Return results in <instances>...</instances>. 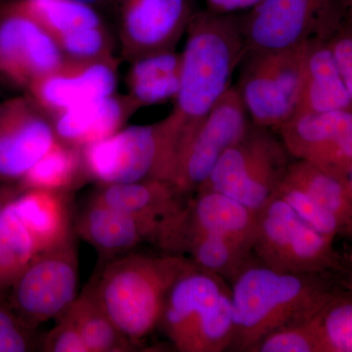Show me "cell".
<instances>
[{"mask_svg":"<svg viewBox=\"0 0 352 352\" xmlns=\"http://www.w3.org/2000/svg\"><path fill=\"white\" fill-rule=\"evenodd\" d=\"M54 41L66 59L94 60L113 56L112 38L104 23L67 32Z\"/></svg>","mask_w":352,"mask_h":352,"instance_id":"cell-31","label":"cell"},{"mask_svg":"<svg viewBox=\"0 0 352 352\" xmlns=\"http://www.w3.org/2000/svg\"><path fill=\"white\" fill-rule=\"evenodd\" d=\"M13 201V200H12ZM12 201L0 214V300L38 252L32 236L16 214Z\"/></svg>","mask_w":352,"mask_h":352,"instance_id":"cell-28","label":"cell"},{"mask_svg":"<svg viewBox=\"0 0 352 352\" xmlns=\"http://www.w3.org/2000/svg\"><path fill=\"white\" fill-rule=\"evenodd\" d=\"M66 314L75 322L88 352H129L138 347L120 332L98 302L94 282L76 296Z\"/></svg>","mask_w":352,"mask_h":352,"instance_id":"cell-26","label":"cell"},{"mask_svg":"<svg viewBox=\"0 0 352 352\" xmlns=\"http://www.w3.org/2000/svg\"><path fill=\"white\" fill-rule=\"evenodd\" d=\"M120 52L132 62L175 50L196 11L192 0H113Z\"/></svg>","mask_w":352,"mask_h":352,"instance_id":"cell-12","label":"cell"},{"mask_svg":"<svg viewBox=\"0 0 352 352\" xmlns=\"http://www.w3.org/2000/svg\"><path fill=\"white\" fill-rule=\"evenodd\" d=\"M177 254H189L201 270L232 280L250 261L252 245L221 236L186 234L179 241Z\"/></svg>","mask_w":352,"mask_h":352,"instance_id":"cell-27","label":"cell"},{"mask_svg":"<svg viewBox=\"0 0 352 352\" xmlns=\"http://www.w3.org/2000/svg\"><path fill=\"white\" fill-rule=\"evenodd\" d=\"M34 331L18 318L6 300H0V352L34 351Z\"/></svg>","mask_w":352,"mask_h":352,"instance_id":"cell-34","label":"cell"},{"mask_svg":"<svg viewBox=\"0 0 352 352\" xmlns=\"http://www.w3.org/2000/svg\"><path fill=\"white\" fill-rule=\"evenodd\" d=\"M126 83L139 108L175 99L180 85L182 53L163 51L131 62Z\"/></svg>","mask_w":352,"mask_h":352,"instance_id":"cell-23","label":"cell"},{"mask_svg":"<svg viewBox=\"0 0 352 352\" xmlns=\"http://www.w3.org/2000/svg\"><path fill=\"white\" fill-rule=\"evenodd\" d=\"M118 62L115 56L94 60L65 59L32 82L28 96L50 117L85 102L116 94Z\"/></svg>","mask_w":352,"mask_h":352,"instance_id":"cell-16","label":"cell"},{"mask_svg":"<svg viewBox=\"0 0 352 352\" xmlns=\"http://www.w3.org/2000/svg\"><path fill=\"white\" fill-rule=\"evenodd\" d=\"M21 191L18 183L0 182V214Z\"/></svg>","mask_w":352,"mask_h":352,"instance_id":"cell-38","label":"cell"},{"mask_svg":"<svg viewBox=\"0 0 352 352\" xmlns=\"http://www.w3.org/2000/svg\"><path fill=\"white\" fill-rule=\"evenodd\" d=\"M76 238L36 252L9 291L7 303L32 330L57 320L78 296L80 261Z\"/></svg>","mask_w":352,"mask_h":352,"instance_id":"cell-10","label":"cell"},{"mask_svg":"<svg viewBox=\"0 0 352 352\" xmlns=\"http://www.w3.org/2000/svg\"><path fill=\"white\" fill-rule=\"evenodd\" d=\"M159 327L177 351L231 349L233 307L226 279L199 267L182 275L168 293Z\"/></svg>","mask_w":352,"mask_h":352,"instance_id":"cell-5","label":"cell"},{"mask_svg":"<svg viewBox=\"0 0 352 352\" xmlns=\"http://www.w3.org/2000/svg\"><path fill=\"white\" fill-rule=\"evenodd\" d=\"M281 184L300 190L338 219L347 237L352 233V182L339 179L308 162L294 159Z\"/></svg>","mask_w":352,"mask_h":352,"instance_id":"cell-24","label":"cell"},{"mask_svg":"<svg viewBox=\"0 0 352 352\" xmlns=\"http://www.w3.org/2000/svg\"><path fill=\"white\" fill-rule=\"evenodd\" d=\"M258 212L230 197L214 191L199 190L195 199L187 200L176 222L173 254L186 234L221 236L252 245Z\"/></svg>","mask_w":352,"mask_h":352,"instance_id":"cell-18","label":"cell"},{"mask_svg":"<svg viewBox=\"0 0 352 352\" xmlns=\"http://www.w3.org/2000/svg\"><path fill=\"white\" fill-rule=\"evenodd\" d=\"M270 129L250 122L197 191L214 190L252 210H261L276 193L294 160Z\"/></svg>","mask_w":352,"mask_h":352,"instance_id":"cell-7","label":"cell"},{"mask_svg":"<svg viewBox=\"0 0 352 352\" xmlns=\"http://www.w3.org/2000/svg\"><path fill=\"white\" fill-rule=\"evenodd\" d=\"M231 282V349L247 352L272 331L309 318L336 292L351 287L344 274H291L249 261Z\"/></svg>","mask_w":352,"mask_h":352,"instance_id":"cell-1","label":"cell"},{"mask_svg":"<svg viewBox=\"0 0 352 352\" xmlns=\"http://www.w3.org/2000/svg\"><path fill=\"white\" fill-rule=\"evenodd\" d=\"M65 59L56 41L14 1L0 6V74L27 89Z\"/></svg>","mask_w":352,"mask_h":352,"instance_id":"cell-14","label":"cell"},{"mask_svg":"<svg viewBox=\"0 0 352 352\" xmlns=\"http://www.w3.org/2000/svg\"><path fill=\"white\" fill-rule=\"evenodd\" d=\"M263 0H207L208 10L212 12L227 14L236 11L251 9Z\"/></svg>","mask_w":352,"mask_h":352,"instance_id":"cell-37","label":"cell"},{"mask_svg":"<svg viewBox=\"0 0 352 352\" xmlns=\"http://www.w3.org/2000/svg\"><path fill=\"white\" fill-rule=\"evenodd\" d=\"M12 206L32 236L38 252L76 237L74 231L75 214L71 192L23 190L13 199Z\"/></svg>","mask_w":352,"mask_h":352,"instance_id":"cell-20","label":"cell"},{"mask_svg":"<svg viewBox=\"0 0 352 352\" xmlns=\"http://www.w3.org/2000/svg\"><path fill=\"white\" fill-rule=\"evenodd\" d=\"M275 196L286 201L303 221L322 235L333 241L338 236H346L340 222L330 212L300 190L281 184Z\"/></svg>","mask_w":352,"mask_h":352,"instance_id":"cell-32","label":"cell"},{"mask_svg":"<svg viewBox=\"0 0 352 352\" xmlns=\"http://www.w3.org/2000/svg\"><path fill=\"white\" fill-rule=\"evenodd\" d=\"M180 129L173 115L152 124L122 127L82 148L87 182L96 185L166 182L173 184Z\"/></svg>","mask_w":352,"mask_h":352,"instance_id":"cell-4","label":"cell"},{"mask_svg":"<svg viewBox=\"0 0 352 352\" xmlns=\"http://www.w3.org/2000/svg\"><path fill=\"white\" fill-rule=\"evenodd\" d=\"M198 266L182 254L134 251L111 259L94 282L98 302L136 347L157 328L170 289Z\"/></svg>","mask_w":352,"mask_h":352,"instance_id":"cell-3","label":"cell"},{"mask_svg":"<svg viewBox=\"0 0 352 352\" xmlns=\"http://www.w3.org/2000/svg\"><path fill=\"white\" fill-rule=\"evenodd\" d=\"M277 129L293 159L352 182V110L298 113Z\"/></svg>","mask_w":352,"mask_h":352,"instance_id":"cell-13","label":"cell"},{"mask_svg":"<svg viewBox=\"0 0 352 352\" xmlns=\"http://www.w3.org/2000/svg\"><path fill=\"white\" fill-rule=\"evenodd\" d=\"M352 12V0H263L241 19L245 51L327 41Z\"/></svg>","mask_w":352,"mask_h":352,"instance_id":"cell-8","label":"cell"},{"mask_svg":"<svg viewBox=\"0 0 352 352\" xmlns=\"http://www.w3.org/2000/svg\"><path fill=\"white\" fill-rule=\"evenodd\" d=\"M56 141L50 116L28 95L0 103V182H19Z\"/></svg>","mask_w":352,"mask_h":352,"instance_id":"cell-15","label":"cell"},{"mask_svg":"<svg viewBox=\"0 0 352 352\" xmlns=\"http://www.w3.org/2000/svg\"><path fill=\"white\" fill-rule=\"evenodd\" d=\"M307 46L305 43L286 50L245 51L235 87L252 124L277 129L294 117Z\"/></svg>","mask_w":352,"mask_h":352,"instance_id":"cell-9","label":"cell"},{"mask_svg":"<svg viewBox=\"0 0 352 352\" xmlns=\"http://www.w3.org/2000/svg\"><path fill=\"white\" fill-rule=\"evenodd\" d=\"M76 1L83 2V3L94 6L96 9L101 8V7H111L113 3V0H76Z\"/></svg>","mask_w":352,"mask_h":352,"instance_id":"cell-39","label":"cell"},{"mask_svg":"<svg viewBox=\"0 0 352 352\" xmlns=\"http://www.w3.org/2000/svg\"><path fill=\"white\" fill-rule=\"evenodd\" d=\"M185 34L180 85L170 113L182 132L180 150L231 87L245 53L241 19L235 13L196 11Z\"/></svg>","mask_w":352,"mask_h":352,"instance_id":"cell-2","label":"cell"},{"mask_svg":"<svg viewBox=\"0 0 352 352\" xmlns=\"http://www.w3.org/2000/svg\"><path fill=\"white\" fill-rule=\"evenodd\" d=\"M251 120L231 87L206 116L178 157L173 185L187 197L208 179L221 155L242 138Z\"/></svg>","mask_w":352,"mask_h":352,"instance_id":"cell-11","label":"cell"},{"mask_svg":"<svg viewBox=\"0 0 352 352\" xmlns=\"http://www.w3.org/2000/svg\"><path fill=\"white\" fill-rule=\"evenodd\" d=\"M87 200L161 222L164 234L187 201L173 183L166 182L96 185Z\"/></svg>","mask_w":352,"mask_h":352,"instance_id":"cell-21","label":"cell"},{"mask_svg":"<svg viewBox=\"0 0 352 352\" xmlns=\"http://www.w3.org/2000/svg\"><path fill=\"white\" fill-rule=\"evenodd\" d=\"M139 109L129 94L116 92L67 109L50 119L58 141L82 149L126 126Z\"/></svg>","mask_w":352,"mask_h":352,"instance_id":"cell-19","label":"cell"},{"mask_svg":"<svg viewBox=\"0 0 352 352\" xmlns=\"http://www.w3.org/2000/svg\"><path fill=\"white\" fill-rule=\"evenodd\" d=\"M340 110H352V94L333 63L326 41L308 43L295 115Z\"/></svg>","mask_w":352,"mask_h":352,"instance_id":"cell-22","label":"cell"},{"mask_svg":"<svg viewBox=\"0 0 352 352\" xmlns=\"http://www.w3.org/2000/svg\"><path fill=\"white\" fill-rule=\"evenodd\" d=\"M76 237L94 247L102 258L113 259L149 243L161 250L164 226L87 200L74 219Z\"/></svg>","mask_w":352,"mask_h":352,"instance_id":"cell-17","label":"cell"},{"mask_svg":"<svg viewBox=\"0 0 352 352\" xmlns=\"http://www.w3.org/2000/svg\"><path fill=\"white\" fill-rule=\"evenodd\" d=\"M250 352H318L311 317L272 331Z\"/></svg>","mask_w":352,"mask_h":352,"instance_id":"cell-33","label":"cell"},{"mask_svg":"<svg viewBox=\"0 0 352 352\" xmlns=\"http://www.w3.org/2000/svg\"><path fill=\"white\" fill-rule=\"evenodd\" d=\"M318 352L352 351L351 287L340 289L311 316Z\"/></svg>","mask_w":352,"mask_h":352,"instance_id":"cell-30","label":"cell"},{"mask_svg":"<svg viewBox=\"0 0 352 352\" xmlns=\"http://www.w3.org/2000/svg\"><path fill=\"white\" fill-rule=\"evenodd\" d=\"M88 182L80 148L56 141L18 182L20 189L75 192Z\"/></svg>","mask_w":352,"mask_h":352,"instance_id":"cell-25","label":"cell"},{"mask_svg":"<svg viewBox=\"0 0 352 352\" xmlns=\"http://www.w3.org/2000/svg\"><path fill=\"white\" fill-rule=\"evenodd\" d=\"M53 38L82 28L103 24L98 9L76 0H15Z\"/></svg>","mask_w":352,"mask_h":352,"instance_id":"cell-29","label":"cell"},{"mask_svg":"<svg viewBox=\"0 0 352 352\" xmlns=\"http://www.w3.org/2000/svg\"><path fill=\"white\" fill-rule=\"evenodd\" d=\"M41 351L45 352H88L75 322L65 312L57 324L43 338Z\"/></svg>","mask_w":352,"mask_h":352,"instance_id":"cell-36","label":"cell"},{"mask_svg":"<svg viewBox=\"0 0 352 352\" xmlns=\"http://www.w3.org/2000/svg\"><path fill=\"white\" fill-rule=\"evenodd\" d=\"M252 254L277 272L344 275L347 270L333 240L317 232L275 195L258 212Z\"/></svg>","mask_w":352,"mask_h":352,"instance_id":"cell-6","label":"cell"},{"mask_svg":"<svg viewBox=\"0 0 352 352\" xmlns=\"http://www.w3.org/2000/svg\"><path fill=\"white\" fill-rule=\"evenodd\" d=\"M344 85L352 94V12L326 41Z\"/></svg>","mask_w":352,"mask_h":352,"instance_id":"cell-35","label":"cell"}]
</instances>
